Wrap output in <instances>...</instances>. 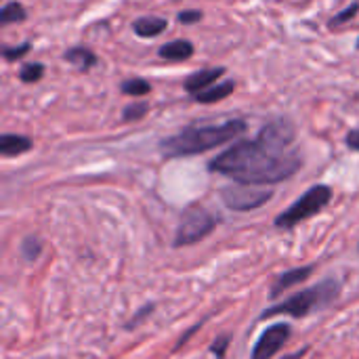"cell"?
Returning <instances> with one entry per match:
<instances>
[{
    "mask_svg": "<svg viewBox=\"0 0 359 359\" xmlns=\"http://www.w3.org/2000/svg\"><path fill=\"white\" fill-rule=\"evenodd\" d=\"M301 168L297 128L280 118L269 122L255 141H238L210 162V170L246 185H273Z\"/></svg>",
    "mask_w": 359,
    "mask_h": 359,
    "instance_id": "obj_1",
    "label": "cell"
},
{
    "mask_svg": "<svg viewBox=\"0 0 359 359\" xmlns=\"http://www.w3.org/2000/svg\"><path fill=\"white\" fill-rule=\"evenodd\" d=\"M246 128L248 124L240 118L227 120L223 124H196V126H187L175 137L164 139L160 143V149L166 158L196 156L236 139L238 135L246 133Z\"/></svg>",
    "mask_w": 359,
    "mask_h": 359,
    "instance_id": "obj_2",
    "label": "cell"
},
{
    "mask_svg": "<svg viewBox=\"0 0 359 359\" xmlns=\"http://www.w3.org/2000/svg\"><path fill=\"white\" fill-rule=\"evenodd\" d=\"M341 292V284L330 278V280H324L322 284H316L294 297H290L288 301L276 305V307H269L261 320H267V318H276V316H292V318H305L309 313H313L316 309H322L326 305H330Z\"/></svg>",
    "mask_w": 359,
    "mask_h": 359,
    "instance_id": "obj_3",
    "label": "cell"
},
{
    "mask_svg": "<svg viewBox=\"0 0 359 359\" xmlns=\"http://www.w3.org/2000/svg\"><path fill=\"white\" fill-rule=\"evenodd\" d=\"M332 200V189L328 185H313L309 191H305L288 210H284L278 219H276V227L280 229H290L307 219H311L313 215H318L320 210H324L328 206V202Z\"/></svg>",
    "mask_w": 359,
    "mask_h": 359,
    "instance_id": "obj_4",
    "label": "cell"
},
{
    "mask_svg": "<svg viewBox=\"0 0 359 359\" xmlns=\"http://www.w3.org/2000/svg\"><path fill=\"white\" fill-rule=\"evenodd\" d=\"M217 225V219L202 206H189L177 227L175 246H189L204 240Z\"/></svg>",
    "mask_w": 359,
    "mask_h": 359,
    "instance_id": "obj_5",
    "label": "cell"
},
{
    "mask_svg": "<svg viewBox=\"0 0 359 359\" xmlns=\"http://www.w3.org/2000/svg\"><path fill=\"white\" fill-rule=\"evenodd\" d=\"M221 198L227 208L238 212H248L255 208H261L265 202L273 198V191L259 185H246V183H233L221 189Z\"/></svg>",
    "mask_w": 359,
    "mask_h": 359,
    "instance_id": "obj_6",
    "label": "cell"
},
{
    "mask_svg": "<svg viewBox=\"0 0 359 359\" xmlns=\"http://www.w3.org/2000/svg\"><path fill=\"white\" fill-rule=\"evenodd\" d=\"M290 339V326L288 324H276L271 328H267L261 339L255 345L252 358L250 359H271Z\"/></svg>",
    "mask_w": 359,
    "mask_h": 359,
    "instance_id": "obj_7",
    "label": "cell"
},
{
    "mask_svg": "<svg viewBox=\"0 0 359 359\" xmlns=\"http://www.w3.org/2000/svg\"><path fill=\"white\" fill-rule=\"evenodd\" d=\"M223 74H225V67H208V69H200V72L191 74L189 78H185L183 86H185V90H187V93L196 95V93L204 90V88H210V86H212V84H215Z\"/></svg>",
    "mask_w": 359,
    "mask_h": 359,
    "instance_id": "obj_8",
    "label": "cell"
},
{
    "mask_svg": "<svg viewBox=\"0 0 359 359\" xmlns=\"http://www.w3.org/2000/svg\"><path fill=\"white\" fill-rule=\"evenodd\" d=\"M311 273H313V265L297 267V269H290V271L282 273V276L276 280V284L271 286L269 297H271V299H278L284 290H288V288H290V286H294V284H301V282H303V280H307Z\"/></svg>",
    "mask_w": 359,
    "mask_h": 359,
    "instance_id": "obj_9",
    "label": "cell"
},
{
    "mask_svg": "<svg viewBox=\"0 0 359 359\" xmlns=\"http://www.w3.org/2000/svg\"><path fill=\"white\" fill-rule=\"evenodd\" d=\"M158 53L162 59L183 61V59H189L194 55V44L189 40H172V42H166L164 46H160Z\"/></svg>",
    "mask_w": 359,
    "mask_h": 359,
    "instance_id": "obj_10",
    "label": "cell"
},
{
    "mask_svg": "<svg viewBox=\"0 0 359 359\" xmlns=\"http://www.w3.org/2000/svg\"><path fill=\"white\" fill-rule=\"evenodd\" d=\"M236 90V82L233 80H227V82H221V84H212L210 88H204L200 93L194 95V99L198 103H217L225 97H229L231 93Z\"/></svg>",
    "mask_w": 359,
    "mask_h": 359,
    "instance_id": "obj_11",
    "label": "cell"
},
{
    "mask_svg": "<svg viewBox=\"0 0 359 359\" xmlns=\"http://www.w3.org/2000/svg\"><path fill=\"white\" fill-rule=\"evenodd\" d=\"M32 149V141L23 135H2L0 137V151L2 156L11 158V156H21L25 151Z\"/></svg>",
    "mask_w": 359,
    "mask_h": 359,
    "instance_id": "obj_12",
    "label": "cell"
},
{
    "mask_svg": "<svg viewBox=\"0 0 359 359\" xmlns=\"http://www.w3.org/2000/svg\"><path fill=\"white\" fill-rule=\"evenodd\" d=\"M166 25H168L166 19H162V17H141L135 21L133 29L141 38H154V36L162 34L166 29Z\"/></svg>",
    "mask_w": 359,
    "mask_h": 359,
    "instance_id": "obj_13",
    "label": "cell"
},
{
    "mask_svg": "<svg viewBox=\"0 0 359 359\" xmlns=\"http://www.w3.org/2000/svg\"><path fill=\"white\" fill-rule=\"evenodd\" d=\"M65 61H69L78 69L86 72V69H90L97 63V55L93 50H88V48H84V46H74V48H69L65 53Z\"/></svg>",
    "mask_w": 359,
    "mask_h": 359,
    "instance_id": "obj_14",
    "label": "cell"
},
{
    "mask_svg": "<svg viewBox=\"0 0 359 359\" xmlns=\"http://www.w3.org/2000/svg\"><path fill=\"white\" fill-rule=\"evenodd\" d=\"M25 19V8L19 2H6L0 11V21L2 23H17Z\"/></svg>",
    "mask_w": 359,
    "mask_h": 359,
    "instance_id": "obj_15",
    "label": "cell"
},
{
    "mask_svg": "<svg viewBox=\"0 0 359 359\" xmlns=\"http://www.w3.org/2000/svg\"><path fill=\"white\" fill-rule=\"evenodd\" d=\"M151 90V84L143 78H133V80H124L122 82V93L130 95V97H143Z\"/></svg>",
    "mask_w": 359,
    "mask_h": 359,
    "instance_id": "obj_16",
    "label": "cell"
},
{
    "mask_svg": "<svg viewBox=\"0 0 359 359\" xmlns=\"http://www.w3.org/2000/svg\"><path fill=\"white\" fill-rule=\"evenodd\" d=\"M42 76H44V65H42V63H27V65H23L21 72H19V78H21V82H25V84H34V82H38Z\"/></svg>",
    "mask_w": 359,
    "mask_h": 359,
    "instance_id": "obj_17",
    "label": "cell"
},
{
    "mask_svg": "<svg viewBox=\"0 0 359 359\" xmlns=\"http://www.w3.org/2000/svg\"><path fill=\"white\" fill-rule=\"evenodd\" d=\"M40 252H42V244H40L38 238L29 236V238L23 240V244H21V257H23L25 261H29V263L36 261V259L40 257Z\"/></svg>",
    "mask_w": 359,
    "mask_h": 359,
    "instance_id": "obj_18",
    "label": "cell"
},
{
    "mask_svg": "<svg viewBox=\"0 0 359 359\" xmlns=\"http://www.w3.org/2000/svg\"><path fill=\"white\" fill-rule=\"evenodd\" d=\"M149 111V105L147 103H133V105H128L126 109H124V120L126 122H130V120H141L145 114Z\"/></svg>",
    "mask_w": 359,
    "mask_h": 359,
    "instance_id": "obj_19",
    "label": "cell"
},
{
    "mask_svg": "<svg viewBox=\"0 0 359 359\" xmlns=\"http://www.w3.org/2000/svg\"><path fill=\"white\" fill-rule=\"evenodd\" d=\"M358 13H359V4L358 2H353L351 6H347L345 11H341V13H339V15H337V17L330 21V25H332V27H334V25H343V23L351 21V19H353Z\"/></svg>",
    "mask_w": 359,
    "mask_h": 359,
    "instance_id": "obj_20",
    "label": "cell"
},
{
    "mask_svg": "<svg viewBox=\"0 0 359 359\" xmlns=\"http://www.w3.org/2000/svg\"><path fill=\"white\" fill-rule=\"evenodd\" d=\"M27 50H29V44L25 42V44H19V46H4V48H2V55H4V59L15 61V59L23 57Z\"/></svg>",
    "mask_w": 359,
    "mask_h": 359,
    "instance_id": "obj_21",
    "label": "cell"
},
{
    "mask_svg": "<svg viewBox=\"0 0 359 359\" xmlns=\"http://www.w3.org/2000/svg\"><path fill=\"white\" fill-rule=\"evenodd\" d=\"M151 313H154V305H147V307H143V309H141V311H139V313H137V316H135V318H133V320H130L128 324H126V328L130 330V328L139 326V324H141V322H143L145 318H149Z\"/></svg>",
    "mask_w": 359,
    "mask_h": 359,
    "instance_id": "obj_22",
    "label": "cell"
},
{
    "mask_svg": "<svg viewBox=\"0 0 359 359\" xmlns=\"http://www.w3.org/2000/svg\"><path fill=\"white\" fill-rule=\"evenodd\" d=\"M202 19V11H183V13H179V21L181 23H198Z\"/></svg>",
    "mask_w": 359,
    "mask_h": 359,
    "instance_id": "obj_23",
    "label": "cell"
},
{
    "mask_svg": "<svg viewBox=\"0 0 359 359\" xmlns=\"http://www.w3.org/2000/svg\"><path fill=\"white\" fill-rule=\"evenodd\" d=\"M347 145H349L351 149L359 151V130H351V133L347 135Z\"/></svg>",
    "mask_w": 359,
    "mask_h": 359,
    "instance_id": "obj_24",
    "label": "cell"
},
{
    "mask_svg": "<svg viewBox=\"0 0 359 359\" xmlns=\"http://www.w3.org/2000/svg\"><path fill=\"white\" fill-rule=\"evenodd\" d=\"M358 48H359V40H358Z\"/></svg>",
    "mask_w": 359,
    "mask_h": 359,
    "instance_id": "obj_25",
    "label": "cell"
}]
</instances>
